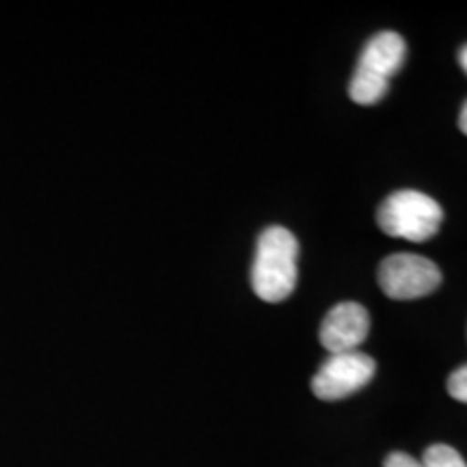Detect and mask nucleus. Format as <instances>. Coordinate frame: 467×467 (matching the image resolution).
Listing matches in <instances>:
<instances>
[{"instance_id": "1a4fd4ad", "label": "nucleus", "mask_w": 467, "mask_h": 467, "mask_svg": "<svg viewBox=\"0 0 467 467\" xmlns=\"http://www.w3.org/2000/svg\"><path fill=\"white\" fill-rule=\"evenodd\" d=\"M383 467H424L422 461L413 459L411 454L407 452H392L388 459H385Z\"/></svg>"}, {"instance_id": "39448f33", "label": "nucleus", "mask_w": 467, "mask_h": 467, "mask_svg": "<svg viewBox=\"0 0 467 467\" xmlns=\"http://www.w3.org/2000/svg\"><path fill=\"white\" fill-rule=\"evenodd\" d=\"M375 372V359L361 350L331 355L312 379V392L320 400H342L366 388Z\"/></svg>"}, {"instance_id": "0eeeda50", "label": "nucleus", "mask_w": 467, "mask_h": 467, "mask_svg": "<svg viewBox=\"0 0 467 467\" xmlns=\"http://www.w3.org/2000/svg\"><path fill=\"white\" fill-rule=\"evenodd\" d=\"M424 467H467L461 454L446 443H433L424 451Z\"/></svg>"}, {"instance_id": "423d86ee", "label": "nucleus", "mask_w": 467, "mask_h": 467, "mask_svg": "<svg viewBox=\"0 0 467 467\" xmlns=\"http://www.w3.org/2000/svg\"><path fill=\"white\" fill-rule=\"evenodd\" d=\"M370 334V314L355 301H344L327 314L320 325V344L331 355L358 350Z\"/></svg>"}, {"instance_id": "f257e3e1", "label": "nucleus", "mask_w": 467, "mask_h": 467, "mask_svg": "<svg viewBox=\"0 0 467 467\" xmlns=\"http://www.w3.org/2000/svg\"><path fill=\"white\" fill-rule=\"evenodd\" d=\"M299 279V241L285 227L273 225L260 234L251 266V285L266 303H282Z\"/></svg>"}, {"instance_id": "7ed1b4c3", "label": "nucleus", "mask_w": 467, "mask_h": 467, "mask_svg": "<svg viewBox=\"0 0 467 467\" xmlns=\"http://www.w3.org/2000/svg\"><path fill=\"white\" fill-rule=\"evenodd\" d=\"M443 210L433 197L420 191L392 192L377 213V223L388 236L424 243L440 232Z\"/></svg>"}, {"instance_id": "20e7f679", "label": "nucleus", "mask_w": 467, "mask_h": 467, "mask_svg": "<svg viewBox=\"0 0 467 467\" xmlns=\"http://www.w3.org/2000/svg\"><path fill=\"white\" fill-rule=\"evenodd\" d=\"M379 285L394 301L429 296L441 285V271L433 260L416 254H394L379 266Z\"/></svg>"}, {"instance_id": "9b49d317", "label": "nucleus", "mask_w": 467, "mask_h": 467, "mask_svg": "<svg viewBox=\"0 0 467 467\" xmlns=\"http://www.w3.org/2000/svg\"><path fill=\"white\" fill-rule=\"evenodd\" d=\"M459 66L463 72H467V46H461L459 48Z\"/></svg>"}, {"instance_id": "f03ea898", "label": "nucleus", "mask_w": 467, "mask_h": 467, "mask_svg": "<svg viewBox=\"0 0 467 467\" xmlns=\"http://www.w3.org/2000/svg\"><path fill=\"white\" fill-rule=\"evenodd\" d=\"M407 58V42L394 31L375 35L361 52L358 69L350 80L348 96L355 104L370 107L381 102L389 89V80Z\"/></svg>"}, {"instance_id": "9d476101", "label": "nucleus", "mask_w": 467, "mask_h": 467, "mask_svg": "<svg viewBox=\"0 0 467 467\" xmlns=\"http://www.w3.org/2000/svg\"><path fill=\"white\" fill-rule=\"evenodd\" d=\"M459 130L467 134V102L461 104V113H459Z\"/></svg>"}, {"instance_id": "6e6552de", "label": "nucleus", "mask_w": 467, "mask_h": 467, "mask_svg": "<svg viewBox=\"0 0 467 467\" xmlns=\"http://www.w3.org/2000/svg\"><path fill=\"white\" fill-rule=\"evenodd\" d=\"M448 392L454 400L465 402L467 400V368L461 366L459 370H454L451 379H448Z\"/></svg>"}]
</instances>
